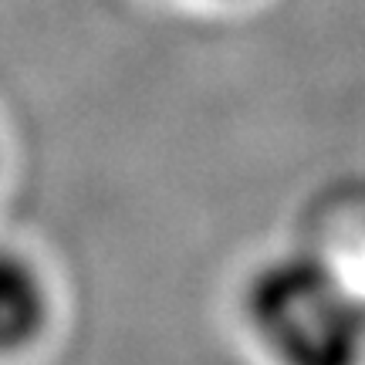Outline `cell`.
Returning a JSON list of instances; mask_svg holds the SVG:
<instances>
[{
    "instance_id": "7a4b0ae2",
    "label": "cell",
    "mask_w": 365,
    "mask_h": 365,
    "mask_svg": "<svg viewBox=\"0 0 365 365\" xmlns=\"http://www.w3.org/2000/svg\"><path fill=\"white\" fill-rule=\"evenodd\" d=\"M48 294L38 271L11 250H0V352H17L44 328Z\"/></svg>"
},
{
    "instance_id": "6da1fadb",
    "label": "cell",
    "mask_w": 365,
    "mask_h": 365,
    "mask_svg": "<svg viewBox=\"0 0 365 365\" xmlns=\"http://www.w3.org/2000/svg\"><path fill=\"white\" fill-rule=\"evenodd\" d=\"M247 318L277 365H359L365 308L314 254L271 261L247 291Z\"/></svg>"
}]
</instances>
